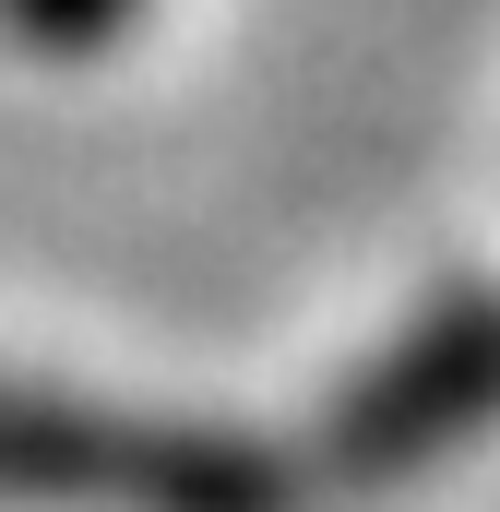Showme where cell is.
Segmentation results:
<instances>
[{
    "instance_id": "cell-1",
    "label": "cell",
    "mask_w": 500,
    "mask_h": 512,
    "mask_svg": "<svg viewBox=\"0 0 500 512\" xmlns=\"http://www.w3.org/2000/svg\"><path fill=\"white\" fill-rule=\"evenodd\" d=\"M0 501H131V512H274V477L227 441L131 429L96 405L0 393Z\"/></svg>"
}]
</instances>
